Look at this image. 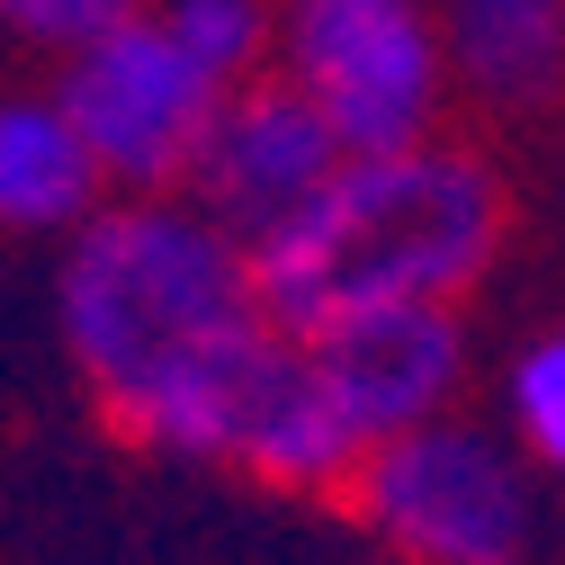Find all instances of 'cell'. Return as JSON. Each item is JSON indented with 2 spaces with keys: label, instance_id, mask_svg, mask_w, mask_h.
Returning a JSON list of instances; mask_svg holds the SVG:
<instances>
[{
  "label": "cell",
  "instance_id": "6da1fadb",
  "mask_svg": "<svg viewBox=\"0 0 565 565\" xmlns=\"http://www.w3.org/2000/svg\"><path fill=\"white\" fill-rule=\"evenodd\" d=\"M54 332L99 413L153 458L243 467L278 493H341L369 458L315 350L260 315L243 243L180 189L99 198V216L63 234Z\"/></svg>",
  "mask_w": 565,
  "mask_h": 565
},
{
  "label": "cell",
  "instance_id": "7a4b0ae2",
  "mask_svg": "<svg viewBox=\"0 0 565 565\" xmlns=\"http://www.w3.org/2000/svg\"><path fill=\"white\" fill-rule=\"evenodd\" d=\"M512 234V198L476 145L422 135L395 153H341V171L315 189L297 225H278L252 243V288L278 332H332L360 315H413V306H449L493 278Z\"/></svg>",
  "mask_w": 565,
  "mask_h": 565
},
{
  "label": "cell",
  "instance_id": "3957f363",
  "mask_svg": "<svg viewBox=\"0 0 565 565\" xmlns=\"http://www.w3.org/2000/svg\"><path fill=\"white\" fill-rule=\"evenodd\" d=\"M341 493L404 565H530L539 539V467L476 413L377 440Z\"/></svg>",
  "mask_w": 565,
  "mask_h": 565
},
{
  "label": "cell",
  "instance_id": "277c9868",
  "mask_svg": "<svg viewBox=\"0 0 565 565\" xmlns=\"http://www.w3.org/2000/svg\"><path fill=\"white\" fill-rule=\"evenodd\" d=\"M269 73L332 126L341 153H395L440 135L449 19L440 0H278Z\"/></svg>",
  "mask_w": 565,
  "mask_h": 565
},
{
  "label": "cell",
  "instance_id": "5b68a950",
  "mask_svg": "<svg viewBox=\"0 0 565 565\" xmlns=\"http://www.w3.org/2000/svg\"><path fill=\"white\" fill-rule=\"evenodd\" d=\"M54 99L82 126L108 198H171L225 108V82L153 10H135L108 36H90L82 54L54 63Z\"/></svg>",
  "mask_w": 565,
  "mask_h": 565
},
{
  "label": "cell",
  "instance_id": "8992f818",
  "mask_svg": "<svg viewBox=\"0 0 565 565\" xmlns=\"http://www.w3.org/2000/svg\"><path fill=\"white\" fill-rule=\"evenodd\" d=\"M341 171V145H332V126L278 82V73H252L243 90H225L216 126H206V145L180 180V198L198 206L216 234H234L243 252L269 243L278 225H297L315 189Z\"/></svg>",
  "mask_w": 565,
  "mask_h": 565
},
{
  "label": "cell",
  "instance_id": "52a82bcc",
  "mask_svg": "<svg viewBox=\"0 0 565 565\" xmlns=\"http://www.w3.org/2000/svg\"><path fill=\"white\" fill-rule=\"evenodd\" d=\"M315 369L341 404V422L360 431V449L422 431V422L458 413L467 369H476V332L449 306H413V315H360V323H332L306 341Z\"/></svg>",
  "mask_w": 565,
  "mask_h": 565
},
{
  "label": "cell",
  "instance_id": "ba28073f",
  "mask_svg": "<svg viewBox=\"0 0 565 565\" xmlns=\"http://www.w3.org/2000/svg\"><path fill=\"white\" fill-rule=\"evenodd\" d=\"M99 162L82 126L45 90H0V234H73L99 216Z\"/></svg>",
  "mask_w": 565,
  "mask_h": 565
},
{
  "label": "cell",
  "instance_id": "9c48e42d",
  "mask_svg": "<svg viewBox=\"0 0 565 565\" xmlns=\"http://www.w3.org/2000/svg\"><path fill=\"white\" fill-rule=\"evenodd\" d=\"M449 90L476 108H547L565 90V0H440Z\"/></svg>",
  "mask_w": 565,
  "mask_h": 565
},
{
  "label": "cell",
  "instance_id": "30bf717a",
  "mask_svg": "<svg viewBox=\"0 0 565 565\" xmlns=\"http://www.w3.org/2000/svg\"><path fill=\"white\" fill-rule=\"evenodd\" d=\"M503 431H512V449L547 484H565V315L539 323L512 350V369H503Z\"/></svg>",
  "mask_w": 565,
  "mask_h": 565
},
{
  "label": "cell",
  "instance_id": "8fae6325",
  "mask_svg": "<svg viewBox=\"0 0 565 565\" xmlns=\"http://www.w3.org/2000/svg\"><path fill=\"white\" fill-rule=\"evenodd\" d=\"M145 10L216 73L225 90H243L252 73H269V45H278V0H145Z\"/></svg>",
  "mask_w": 565,
  "mask_h": 565
},
{
  "label": "cell",
  "instance_id": "7c38bea8",
  "mask_svg": "<svg viewBox=\"0 0 565 565\" xmlns=\"http://www.w3.org/2000/svg\"><path fill=\"white\" fill-rule=\"evenodd\" d=\"M135 10L145 0H0V45H28L45 63H63V54H82L90 36H108Z\"/></svg>",
  "mask_w": 565,
  "mask_h": 565
}]
</instances>
